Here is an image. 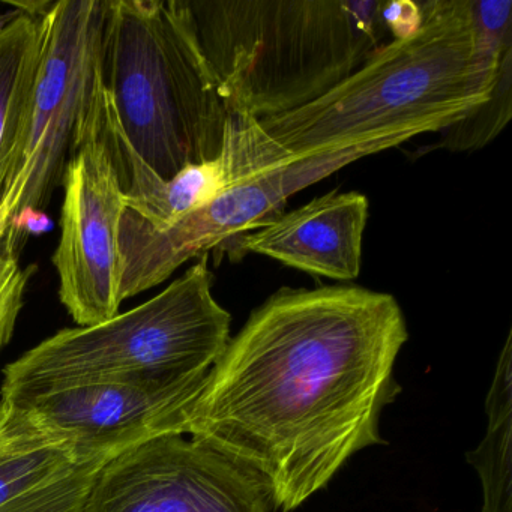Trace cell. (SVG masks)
Returning <instances> with one entry per match:
<instances>
[{
	"label": "cell",
	"instance_id": "1",
	"mask_svg": "<svg viewBox=\"0 0 512 512\" xmlns=\"http://www.w3.org/2000/svg\"><path fill=\"white\" fill-rule=\"evenodd\" d=\"M407 338L389 293L281 287L230 338L182 433L253 472L275 509L293 511L353 455L385 443L380 416L400 394L394 365Z\"/></svg>",
	"mask_w": 512,
	"mask_h": 512
},
{
	"label": "cell",
	"instance_id": "2",
	"mask_svg": "<svg viewBox=\"0 0 512 512\" xmlns=\"http://www.w3.org/2000/svg\"><path fill=\"white\" fill-rule=\"evenodd\" d=\"M412 35L392 40L352 76L260 127L295 158L439 133L490 100L512 56L511 0H427Z\"/></svg>",
	"mask_w": 512,
	"mask_h": 512
},
{
	"label": "cell",
	"instance_id": "3",
	"mask_svg": "<svg viewBox=\"0 0 512 512\" xmlns=\"http://www.w3.org/2000/svg\"><path fill=\"white\" fill-rule=\"evenodd\" d=\"M383 2L185 0L230 112L275 118L322 98L380 49Z\"/></svg>",
	"mask_w": 512,
	"mask_h": 512
},
{
	"label": "cell",
	"instance_id": "4",
	"mask_svg": "<svg viewBox=\"0 0 512 512\" xmlns=\"http://www.w3.org/2000/svg\"><path fill=\"white\" fill-rule=\"evenodd\" d=\"M101 83L122 133L164 181L223 152L232 112L185 0H107Z\"/></svg>",
	"mask_w": 512,
	"mask_h": 512
},
{
	"label": "cell",
	"instance_id": "5",
	"mask_svg": "<svg viewBox=\"0 0 512 512\" xmlns=\"http://www.w3.org/2000/svg\"><path fill=\"white\" fill-rule=\"evenodd\" d=\"M208 254L163 292L97 325L62 329L7 365L2 389L205 376L230 341Z\"/></svg>",
	"mask_w": 512,
	"mask_h": 512
},
{
	"label": "cell",
	"instance_id": "6",
	"mask_svg": "<svg viewBox=\"0 0 512 512\" xmlns=\"http://www.w3.org/2000/svg\"><path fill=\"white\" fill-rule=\"evenodd\" d=\"M107 0L53 2L19 142L0 191V227L26 209L44 211L64 182L101 86Z\"/></svg>",
	"mask_w": 512,
	"mask_h": 512
},
{
	"label": "cell",
	"instance_id": "7",
	"mask_svg": "<svg viewBox=\"0 0 512 512\" xmlns=\"http://www.w3.org/2000/svg\"><path fill=\"white\" fill-rule=\"evenodd\" d=\"M404 142L407 139L392 137L283 161L235 179L211 202L166 229H155L127 209L119 236L122 302L169 280L188 260L223 247L248 230L271 223L280 217L281 209L292 194L361 158Z\"/></svg>",
	"mask_w": 512,
	"mask_h": 512
},
{
	"label": "cell",
	"instance_id": "8",
	"mask_svg": "<svg viewBox=\"0 0 512 512\" xmlns=\"http://www.w3.org/2000/svg\"><path fill=\"white\" fill-rule=\"evenodd\" d=\"M260 479L185 434L143 440L95 473L82 512H269Z\"/></svg>",
	"mask_w": 512,
	"mask_h": 512
},
{
	"label": "cell",
	"instance_id": "9",
	"mask_svg": "<svg viewBox=\"0 0 512 512\" xmlns=\"http://www.w3.org/2000/svg\"><path fill=\"white\" fill-rule=\"evenodd\" d=\"M205 376L107 379L2 389L0 401L88 460L167 433H182L188 404Z\"/></svg>",
	"mask_w": 512,
	"mask_h": 512
},
{
	"label": "cell",
	"instance_id": "10",
	"mask_svg": "<svg viewBox=\"0 0 512 512\" xmlns=\"http://www.w3.org/2000/svg\"><path fill=\"white\" fill-rule=\"evenodd\" d=\"M97 98L65 169L61 239L52 257L59 299L79 326L112 319L122 304L119 236L127 205L98 133Z\"/></svg>",
	"mask_w": 512,
	"mask_h": 512
},
{
	"label": "cell",
	"instance_id": "11",
	"mask_svg": "<svg viewBox=\"0 0 512 512\" xmlns=\"http://www.w3.org/2000/svg\"><path fill=\"white\" fill-rule=\"evenodd\" d=\"M368 208L367 197L355 191L325 194L257 232L238 236L232 251L272 257L319 277L355 280L361 272Z\"/></svg>",
	"mask_w": 512,
	"mask_h": 512
},
{
	"label": "cell",
	"instance_id": "12",
	"mask_svg": "<svg viewBox=\"0 0 512 512\" xmlns=\"http://www.w3.org/2000/svg\"><path fill=\"white\" fill-rule=\"evenodd\" d=\"M98 133L109 152L124 193L125 205L146 223L161 230L211 202L241 176L232 152L224 149L208 163L185 167L170 181L161 179L134 151L119 127L112 101L101 83L97 98Z\"/></svg>",
	"mask_w": 512,
	"mask_h": 512
},
{
	"label": "cell",
	"instance_id": "13",
	"mask_svg": "<svg viewBox=\"0 0 512 512\" xmlns=\"http://www.w3.org/2000/svg\"><path fill=\"white\" fill-rule=\"evenodd\" d=\"M98 461L107 460L82 457L0 401V506Z\"/></svg>",
	"mask_w": 512,
	"mask_h": 512
},
{
	"label": "cell",
	"instance_id": "14",
	"mask_svg": "<svg viewBox=\"0 0 512 512\" xmlns=\"http://www.w3.org/2000/svg\"><path fill=\"white\" fill-rule=\"evenodd\" d=\"M44 32V17L22 10L0 16V191L37 79Z\"/></svg>",
	"mask_w": 512,
	"mask_h": 512
},
{
	"label": "cell",
	"instance_id": "15",
	"mask_svg": "<svg viewBox=\"0 0 512 512\" xmlns=\"http://www.w3.org/2000/svg\"><path fill=\"white\" fill-rule=\"evenodd\" d=\"M511 332L497 362L487 395L488 425L482 442L466 455L482 482L481 512H512L511 430L512 376Z\"/></svg>",
	"mask_w": 512,
	"mask_h": 512
},
{
	"label": "cell",
	"instance_id": "16",
	"mask_svg": "<svg viewBox=\"0 0 512 512\" xmlns=\"http://www.w3.org/2000/svg\"><path fill=\"white\" fill-rule=\"evenodd\" d=\"M512 116V56L503 62L490 100L470 115L449 125L442 133L437 148L449 151H475L493 142Z\"/></svg>",
	"mask_w": 512,
	"mask_h": 512
},
{
	"label": "cell",
	"instance_id": "17",
	"mask_svg": "<svg viewBox=\"0 0 512 512\" xmlns=\"http://www.w3.org/2000/svg\"><path fill=\"white\" fill-rule=\"evenodd\" d=\"M104 463L86 464L53 484L0 506V512H82L95 473Z\"/></svg>",
	"mask_w": 512,
	"mask_h": 512
},
{
	"label": "cell",
	"instance_id": "18",
	"mask_svg": "<svg viewBox=\"0 0 512 512\" xmlns=\"http://www.w3.org/2000/svg\"><path fill=\"white\" fill-rule=\"evenodd\" d=\"M31 271L22 269L19 251L0 244V350L10 343L17 319L25 304L26 287Z\"/></svg>",
	"mask_w": 512,
	"mask_h": 512
},
{
	"label": "cell",
	"instance_id": "19",
	"mask_svg": "<svg viewBox=\"0 0 512 512\" xmlns=\"http://www.w3.org/2000/svg\"><path fill=\"white\" fill-rule=\"evenodd\" d=\"M380 19L394 37L392 40L409 37L421 25V4L412 0L383 2Z\"/></svg>",
	"mask_w": 512,
	"mask_h": 512
}]
</instances>
